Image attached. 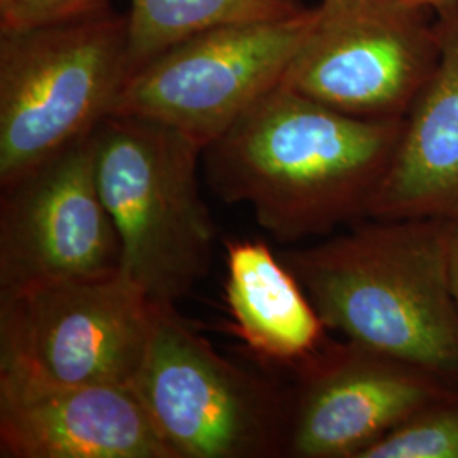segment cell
Listing matches in <instances>:
<instances>
[{"label":"cell","instance_id":"obj_18","mask_svg":"<svg viewBox=\"0 0 458 458\" xmlns=\"http://www.w3.org/2000/svg\"><path fill=\"white\" fill-rule=\"evenodd\" d=\"M401 2L420 5V7H425V9L433 11L435 14H440V13L452 9L458 0H401Z\"/></svg>","mask_w":458,"mask_h":458},{"label":"cell","instance_id":"obj_1","mask_svg":"<svg viewBox=\"0 0 458 458\" xmlns=\"http://www.w3.org/2000/svg\"><path fill=\"white\" fill-rule=\"evenodd\" d=\"M404 121L344 114L278 83L204 148V175L278 242L327 234L369 216Z\"/></svg>","mask_w":458,"mask_h":458},{"label":"cell","instance_id":"obj_3","mask_svg":"<svg viewBox=\"0 0 458 458\" xmlns=\"http://www.w3.org/2000/svg\"><path fill=\"white\" fill-rule=\"evenodd\" d=\"M90 138L100 197L121 242V272L155 304H175L208 276L217 245L199 182L204 148L138 115L109 114Z\"/></svg>","mask_w":458,"mask_h":458},{"label":"cell","instance_id":"obj_14","mask_svg":"<svg viewBox=\"0 0 458 458\" xmlns=\"http://www.w3.org/2000/svg\"><path fill=\"white\" fill-rule=\"evenodd\" d=\"M302 11L297 0H131L126 16L130 73L202 31L285 19Z\"/></svg>","mask_w":458,"mask_h":458},{"label":"cell","instance_id":"obj_6","mask_svg":"<svg viewBox=\"0 0 458 458\" xmlns=\"http://www.w3.org/2000/svg\"><path fill=\"white\" fill-rule=\"evenodd\" d=\"M155 311L123 272L0 289V370L53 384L130 387Z\"/></svg>","mask_w":458,"mask_h":458},{"label":"cell","instance_id":"obj_17","mask_svg":"<svg viewBox=\"0 0 458 458\" xmlns=\"http://www.w3.org/2000/svg\"><path fill=\"white\" fill-rule=\"evenodd\" d=\"M448 277L452 295L458 308V225H452L450 245H448Z\"/></svg>","mask_w":458,"mask_h":458},{"label":"cell","instance_id":"obj_4","mask_svg":"<svg viewBox=\"0 0 458 458\" xmlns=\"http://www.w3.org/2000/svg\"><path fill=\"white\" fill-rule=\"evenodd\" d=\"M128 75V19L109 7L2 33L0 185L94 131Z\"/></svg>","mask_w":458,"mask_h":458},{"label":"cell","instance_id":"obj_9","mask_svg":"<svg viewBox=\"0 0 458 458\" xmlns=\"http://www.w3.org/2000/svg\"><path fill=\"white\" fill-rule=\"evenodd\" d=\"M90 134L0 185V289L121 272V242L98 191Z\"/></svg>","mask_w":458,"mask_h":458},{"label":"cell","instance_id":"obj_5","mask_svg":"<svg viewBox=\"0 0 458 458\" xmlns=\"http://www.w3.org/2000/svg\"><path fill=\"white\" fill-rule=\"evenodd\" d=\"M172 458H267L287 452L293 397L214 350L175 304H157L132 378Z\"/></svg>","mask_w":458,"mask_h":458},{"label":"cell","instance_id":"obj_2","mask_svg":"<svg viewBox=\"0 0 458 458\" xmlns=\"http://www.w3.org/2000/svg\"><path fill=\"white\" fill-rule=\"evenodd\" d=\"M282 253L327 329L440 378L458 376V308L448 277L452 223L376 219Z\"/></svg>","mask_w":458,"mask_h":458},{"label":"cell","instance_id":"obj_7","mask_svg":"<svg viewBox=\"0 0 458 458\" xmlns=\"http://www.w3.org/2000/svg\"><path fill=\"white\" fill-rule=\"evenodd\" d=\"M442 55L437 14L401 0H323L280 85L361 119H406Z\"/></svg>","mask_w":458,"mask_h":458},{"label":"cell","instance_id":"obj_13","mask_svg":"<svg viewBox=\"0 0 458 458\" xmlns=\"http://www.w3.org/2000/svg\"><path fill=\"white\" fill-rule=\"evenodd\" d=\"M233 331L265 360L297 367L325 344V329L293 270L259 240L226 242Z\"/></svg>","mask_w":458,"mask_h":458},{"label":"cell","instance_id":"obj_11","mask_svg":"<svg viewBox=\"0 0 458 458\" xmlns=\"http://www.w3.org/2000/svg\"><path fill=\"white\" fill-rule=\"evenodd\" d=\"M0 457L172 458L131 387L0 370Z\"/></svg>","mask_w":458,"mask_h":458},{"label":"cell","instance_id":"obj_12","mask_svg":"<svg viewBox=\"0 0 458 458\" xmlns=\"http://www.w3.org/2000/svg\"><path fill=\"white\" fill-rule=\"evenodd\" d=\"M442 55L372 199L374 219H435L458 225V2L437 14Z\"/></svg>","mask_w":458,"mask_h":458},{"label":"cell","instance_id":"obj_16","mask_svg":"<svg viewBox=\"0 0 458 458\" xmlns=\"http://www.w3.org/2000/svg\"><path fill=\"white\" fill-rule=\"evenodd\" d=\"M107 7V0H0V34L73 21Z\"/></svg>","mask_w":458,"mask_h":458},{"label":"cell","instance_id":"obj_10","mask_svg":"<svg viewBox=\"0 0 458 458\" xmlns=\"http://www.w3.org/2000/svg\"><path fill=\"white\" fill-rule=\"evenodd\" d=\"M287 455L359 458L414 412L450 393L442 380L360 344H323L295 367Z\"/></svg>","mask_w":458,"mask_h":458},{"label":"cell","instance_id":"obj_15","mask_svg":"<svg viewBox=\"0 0 458 458\" xmlns=\"http://www.w3.org/2000/svg\"><path fill=\"white\" fill-rule=\"evenodd\" d=\"M359 458H458L457 395L414 412Z\"/></svg>","mask_w":458,"mask_h":458},{"label":"cell","instance_id":"obj_8","mask_svg":"<svg viewBox=\"0 0 458 458\" xmlns=\"http://www.w3.org/2000/svg\"><path fill=\"white\" fill-rule=\"evenodd\" d=\"M314 21L306 9L196 34L130 73L111 114L147 117L206 148L282 82Z\"/></svg>","mask_w":458,"mask_h":458}]
</instances>
